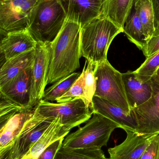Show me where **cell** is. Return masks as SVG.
<instances>
[{
	"label": "cell",
	"instance_id": "11",
	"mask_svg": "<svg viewBox=\"0 0 159 159\" xmlns=\"http://www.w3.org/2000/svg\"><path fill=\"white\" fill-rule=\"evenodd\" d=\"M127 100L131 109L149 100L152 93V77L128 71L122 74Z\"/></svg>",
	"mask_w": 159,
	"mask_h": 159
},
{
	"label": "cell",
	"instance_id": "26",
	"mask_svg": "<svg viewBox=\"0 0 159 159\" xmlns=\"http://www.w3.org/2000/svg\"><path fill=\"white\" fill-rule=\"evenodd\" d=\"M86 61L85 66L80 76L75 82L73 83L69 90L62 96L58 98L56 102L57 103H63L71 101L76 97H80L83 99L84 93V81L85 78V70H86Z\"/></svg>",
	"mask_w": 159,
	"mask_h": 159
},
{
	"label": "cell",
	"instance_id": "16",
	"mask_svg": "<svg viewBox=\"0 0 159 159\" xmlns=\"http://www.w3.org/2000/svg\"><path fill=\"white\" fill-rule=\"evenodd\" d=\"M35 108L15 114L6 121L0 123V155L7 151L21 132L27 120L33 116Z\"/></svg>",
	"mask_w": 159,
	"mask_h": 159
},
{
	"label": "cell",
	"instance_id": "19",
	"mask_svg": "<svg viewBox=\"0 0 159 159\" xmlns=\"http://www.w3.org/2000/svg\"><path fill=\"white\" fill-rule=\"evenodd\" d=\"M135 0H104L101 16L107 18L124 31Z\"/></svg>",
	"mask_w": 159,
	"mask_h": 159
},
{
	"label": "cell",
	"instance_id": "22",
	"mask_svg": "<svg viewBox=\"0 0 159 159\" xmlns=\"http://www.w3.org/2000/svg\"><path fill=\"white\" fill-rule=\"evenodd\" d=\"M124 33L129 40L142 50L144 54L146 51L147 42L144 34L142 22L136 10H134L133 14L131 13L126 20L124 27Z\"/></svg>",
	"mask_w": 159,
	"mask_h": 159
},
{
	"label": "cell",
	"instance_id": "13",
	"mask_svg": "<svg viewBox=\"0 0 159 159\" xmlns=\"http://www.w3.org/2000/svg\"><path fill=\"white\" fill-rule=\"evenodd\" d=\"M126 139L108 149L109 159H139L156 135H142L126 131Z\"/></svg>",
	"mask_w": 159,
	"mask_h": 159
},
{
	"label": "cell",
	"instance_id": "21",
	"mask_svg": "<svg viewBox=\"0 0 159 159\" xmlns=\"http://www.w3.org/2000/svg\"><path fill=\"white\" fill-rule=\"evenodd\" d=\"M133 7L134 10L138 12L147 43L153 36L156 30L152 0H135Z\"/></svg>",
	"mask_w": 159,
	"mask_h": 159
},
{
	"label": "cell",
	"instance_id": "30",
	"mask_svg": "<svg viewBox=\"0 0 159 159\" xmlns=\"http://www.w3.org/2000/svg\"><path fill=\"white\" fill-rule=\"evenodd\" d=\"M64 138H60L51 143L43 151L38 159H54L58 151L62 146Z\"/></svg>",
	"mask_w": 159,
	"mask_h": 159
},
{
	"label": "cell",
	"instance_id": "28",
	"mask_svg": "<svg viewBox=\"0 0 159 159\" xmlns=\"http://www.w3.org/2000/svg\"><path fill=\"white\" fill-rule=\"evenodd\" d=\"M159 68V51L149 57L147 58L142 65L134 71L140 75L152 77L157 73Z\"/></svg>",
	"mask_w": 159,
	"mask_h": 159
},
{
	"label": "cell",
	"instance_id": "3",
	"mask_svg": "<svg viewBox=\"0 0 159 159\" xmlns=\"http://www.w3.org/2000/svg\"><path fill=\"white\" fill-rule=\"evenodd\" d=\"M123 30L109 19L100 16L84 25L80 35V56L87 62L98 64L107 60L109 47Z\"/></svg>",
	"mask_w": 159,
	"mask_h": 159
},
{
	"label": "cell",
	"instance_id": "4",
	"mask_svg": "<svg viewBox=\"0 0 159 159\" xmlns=\"http://www.w3.org/2000/svg\"><path fill=\"white\" fill-rule=\"evenodd\" d=\"M83 127L64 137L62 147L65 148L101 149L107 146L113 132L118 125L101 115L93 114Z\"/></svg>",
	"mask_w": 159,
	"mask_h": 159
},
{
	"label": "cell",
	"instance_id": "23",
	"mask_svg": "<svg viewBox=\"0 0 159 159\" xmlns=\"http://www.w3.org/2000/svg\"><path fill=\"white\" fill-rule=\"evenodd\" d=\"M54 159H109L103 151L97 148H60Z\"/></svg>",
	"mask_w": 159,
	"mask_h": 159
},
{
	"label": "cell",
	"instance_id": "12",
	"mask_svg": "<svg viewBox=\"0 0 159 159\" xmlns=\"http://www.w3.org/2000/svg\"><path fill=\"white\" fill-rule=\"evenodd\" d=\"M91 110L93 114L101 115L114 121L125 131L136 132L138 125L133 110L129 114L120 107L96 96L92 98Z\"/></svg>",
	"mask_w": 159,
	"mask_h": 159
},
{
	"label": "cell",
	"instance_id": "5",
	"mask_svg": "<svg viewBox=\"0 0 159 159\" xmlns=\"http://www.w3.org/2000/svg\"><path fill=\"white\" fill-rule=\"evenodd\" d=\"M94 75L96 80L94 96L105 99L130 114L132 110L127 100L122 74L106 60L96 64Z\"/></svg>",
	"mask_w": 159,
	"mask_h": 159
},
{
	"label": "cell",
	"instance_id": "31",
	"mask_svg": "<svg viewBox=\"0 0 159 159\" xmlns=\"http://www.w3.org/2000/svg\"><path fill=\"white\" fill-rule=\"evenodd\" d=\"M159 51V31L154 33L151 39L147 42L146 51L144 54L146 58L149 57Z\"/></svg>",
	"mask_w": 159,
	"mask_h": 159
},
{
	"label": "cell",
	"instance_id": "35",
	"mask_svg": "<svg viewBox=\"0 0 159 159\" xmlns=\"http://www.w3.org/2000/svg\"><path fill=\"white\" fill-rule=\"evenodd\" d=\"M159 31V30H158V31H156V32H158V31Z\"/></svg>",
	"mask_w": 159,
	"mask_h": 159
},
{
	"label": "cell",
	"instance_id": "32",
	"mask_svg": "<svg viewBox=\"0 0 159 159\" xmlns=\"http://www.w3.org/2000/svg\"><path fill=\"white\" fill-rule=\"evenodd\" d=\"M154 13H155V32L159 30V0H152Z\"/></svg>",
	"mask_w": 159,
	"mask_h": 159
},
{
	"label": "cell",
	"instance_id": "15",
	"mask_svg": "<svg viewBox=\"0 0 159 159\" xmlns=\"http://www.w3.org/2000/svg\"><path fill=\"white\" fill-rule=\"evenodd\" d=\"M31 67L24 70L9 83L0 88V95L29 110L33 109L29 106Z\"/></svg>",
	"mask_w": 159,
	"mask_h": 159
},
{
	"label": "cell",
	"instance_id": "14",
	"mask_svg": "<svg viewBox=\"0 0 159 159\" xmlns=\"http://www.w3.org/2000/svg\"><path fill=\"white\" fill-rule=\"evenodd\" d=\"M1 40L0 51L5 60L35 49L37 43L28 29L9 33Z\"/></svg>",
	"mask_w": 159,
	"mask_h": 159
},
{
	"label": "cell",
	"instance_id": "25",
	"mask_svg": "<svg viewBox=\"0 0 159 159\" xmlns=\"http://www.w3.org/2000/svg\"><path fill=\"white\" fill-rule=\"evenodd\" d=\"M85 70L84 81V93L83 100L87 106L91 108L92 98L94 96L96 89V80L94 75V71L96 64L91 62H87Z\"/></svg>",
	"mask_w": 159,
	"mask_h": 159
},
{
	"label": "cell",
	"instance_id": "2",
	"mask_svg": "<svg viewBox=\"0 0 159 159\" xmlns=\"http://www.w3.org/2000/svg\"><path fill=\"white\" fill-rule=\"evenodd\" d=\"M67 14L63 0H36L29 17L28 30L37 43H50L61 30Z\"/></svg>",
	"mask_w": 159,
	"mask_h": 159
},
{
	"label": "cell",
	"instance_id": "27",
	"mask_svg": "<svg viewBox=\"0 0 159 159\" xmlns=\"http://www.w3.org/2000/svg\"><path fill=\"white\" fill-rule=\"evenodd\" d=\"M0 123L5 122L17 113L30 111L4 98L2 95H0Z\"/></svg>",
	"mask_w": 159,
	"mask_h": 159
},
{
	"label": "cell",
	"instance_id": "8",
	"mask_svg": "<svg viewBox=\"0 0 159 159\" xmlns=\"http://www.w3.org/2000/svg\"><path fill=\"white\" fill-rule=\"evenodd\" d=\"M36 0H0V30L3 35L28 29Z\"/></svg>",
	"mask_w": 159,
	"mask_h": 159
},
{
	"label": "cell",
	"instance_id": "20",
	"mask_svg": "<svg viewBox=\"0 0 159 159\" xmlns=\"http://www.w3.org/2000/svg\"><path fill=\"white\" fill-rule=\"evenodd\" d=\"M70 1L79 16L81 27L101 16L104 0H63Z\"/></svg>",
	"mask_w": 159,
	"mask_h": 159
},
{
	"label": "cell",
	"instance_id": "6",
	"mask_svg": "<svg viewBox=\"0 0 159 159\" xmlns=\"http://www.w3.org/2000/svg\"><path fill=\"white\" fill-rule=\"evenodd\" d=\"M34 108L37 113L45 117H60L63 125L72 129L87 122L93 114L80 97L58 103L42 100Z\"/></svg>",
	"mask_w": 159,
	"mask_h": 159
},
{
	"label": "cell",
	"instance_id": "17",
	"mask_svg": "<svg viewBox=\"0 0 159 159\" xmlns=\"http://www.w3.org/2000/svg\"><path fill=\"white\" fill-rule=\"evenodd\" d=\"M72 129L63 126L60 117H57L39 140L21 159H38L44 149L54 141L64 138Z\"/></svg>",
	"mask_w": 159,
	"mask_h": 159
},
{
	"label": "cell",
	"instance_id": "29",
	"mask_svg": "<svg viewBox=\"0 0 159 159\" xmlns=\"http://www.w3.org/2000/svg\"><path fill=\"white\" fill-rule=\"evenodd\" d=\"M159 152V134L155 135L139 159H158Z\"/></svg>",
	"mask_w": 159,
	"mask_h": 159
},
{
	"label": "cell",
	"instance_id": "1",
	"mask_svg": "<svg viewBox=\"0 0 159 159\" xmlns=\"http://www.w3.org/2000/svg\"><path fill=\"white\" fill-rule=\"evenodd\" d=\"M63 1L67 8V16L61 30L50 43L47 85L69 76L80 67L81 27L79 16L70 1Z\"/></svg>",
	"mask_w": 159,
	"mask_h": 159
},
{
	"label": "cell",
	"instance_id": "9",
	"mask_svg": "<svg viewBox=\"0 0 159 159\" xmlns=\"http://www.w3.org/2000/svg\"><path fill=\"white\" fill-rule=\"evenodd\" d=\"M51 57L50 43H37L35 48V58L31 70L30 103L33 109L43 100L47 78Z\"/></svg>",
	"mask_w": 159,
	"mask_h": 159
},
{
	"label": "cell",
	"instance_id": "18",
	"mask_svg": "<svg viewBox=\"0 0 159 159\" xmlns=\"http://www.w3.org/2000/svg\"><path fill=\"white\" fill-rule=\"evenodd\" d=\"M35 49L6 61L0 70V88L9 83L24 70L32 66Z\"/></svg>",
	"mask_w": 159,
	"mask_h": 159
},
{
	"label": "cell",
	"instance_id": "7",
	"mask_svg": "<svg viewBox=\"0 0 159 159\" xmlns=\"http://www.w3.org/2000/svg\"><path fill=\"white\" fill-rule=\"evenodd\" d=\"M55 119L43 116L35 110L33 116L27 120L11 147L0 155V159H21L40 139Z\"/></svg>",
	"mask_w": 159,
	"mask_h": 159
},
{
	"label": "cell",
	"instance_id": "10",
	"mask_svg": "<svg viewBox=\"0 0 159 159\" xmlns=\"http://www.w3.org/2000/svg\"><path fill=\"white\" fill-rule=\"evenodd\" d=\"M152 93L149 100L134 111L137 122L136 132L142 135L159 134V76L152 77Z\"/></svg>",
	"mask_w": 159,
	"mask_h": 159
},
{
	"label": "cell",
	"instance_id": "33",
	"mask_svg": "<svg viewBox=\"0 0 159 159\" xmlns=\"http://www.w3.org/2000/svg\"><path fill=\"white\" fill-rule=\"evenodd\" d=\"M156 74L157 75H158L159 76V68L158 69V70H157V73H156Z\"/></svg>",
	"mask_w": 159,
	"mask_h": 159
},
{
	"label": "cell",
	"instance_id": "34",
	"mask_svg": "<svg viewBox=\"0 0 159 159\" xmlns=\"http://www.w3.org/2000/svg\"><path fill=\"white\" fill-rule=\"evenodd\" d=\"M158 159H159V155H158Z\"/></svg>",
	"mask_w": 159,
	"mask_h": 159
},
{
	"label": "cell",
	"instance_id": "24",
	"mask_svg": "<svg viewBox=\"0 0 159 159\" xmlns=\"http://www.w3.org/2000/svg\"><path fill=\"white\" fill-rule=\"evenodd\" d=\"M80 74L79 73H73L53 83L52 86L45 90L43 100L47 102L56 101L70 89Z\"/></svg>",
	"mask_w": 159,
	"mask_h": 159
}]
</instances>
